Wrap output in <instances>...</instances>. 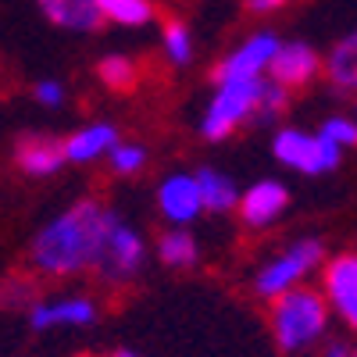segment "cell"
<instances>
[{"instance_id": "28", "label": "cell", "mask_w": 357, "mask_h": 357, "mask_svg": "<svg viewBox=\"0 0 357 357\" xmlns=\"http://www.w3.org/2000/svg\"><path fill=\"white\" fill-rule=\"evenodd\" d=\"M325 357H354V347L347 340H333V343H325Z\"/></svg>"}, {"instance_id": "27", "label": "cell", "mask_w": 357, "mask_h": 357, "mask_svg": "<svg viewBox=\"0 0 357 357\" xmlns=\"http://www.w3.org/2000/svg\"><path fill=\"white\" fill-rule=\"evenodd\" d=\"M243 4H247L250 15H261V18H264V15H275L279 8H286L289 0H243Z\"/></svg>"}, {"instance_id": "13", "label": "cell", "mask_w": 357, "mask_h": 357, "mask_svg": "<svg viewBox=\"0 0 357 357\" xmlns=\"http://www.w3.org/2000/svg\"><path fill=\"white\" fill-rule=\"evenodd\" d=\"M15 165L29 175V178H50L57 175V168L65 165L61 154V139L43 136V132H29L15 143Z\"/></svg>"}, {"instance_id": "2", "label": "cell", "mask_w": 357, "mask_h": 357, "mask_svg": "<svg viewBox=\"0 0 357 357\" xmlns=\"http://www.w3.org/2000/svg\"><path fill=\"white\" fill-rule=\"evenodd\" d=\"M268 325H272V336L279 343L282 354H296L314 347L325 333H329V318L333 311L325 307L321 293L311 286H296L279 293L275 301H268Z\"/></svg>"}, {"instance_id": "18", "label": "cell", "mask_w": 357, "mask_h": 357, "mask_svg": "<svg viewBox=\"0 0 357 357\" xmlns=\"http://www.w3.org/2000/svg\"><path fill=\"white\" fill-rule=\"evenodd\" d=\"M154 254L161 264L168 268H193L200 261V243H197V236L183 225H175V229H165L158 236V243H154Z\"/></svg>"}, {"instance_id": "19", "label": "cell", "mask_w": 357, "mask_h": 357, "mask_svg": "<svg viewBox=\"0 0 357 357\" xmlns=\"http://www.w3.org/2000/svg\"><path fill=\"white\" fill-rule=\"evenodd\" d=\"M100 22H114L126 29H143L158 18V4L154 0H97Z\"/></svg>"}, {"instance_id": "26", "label": "cell", "mask_w": 357, "mask_h": 357, "mask_svg": "<svg viewBox=\"0 0 357 357\" xmlns=\"http://www.w3.org/2000/svg\"><path fill=\"white\" fill-rule=\"evenodd\" d=\"M33 97H36V104H43V107H61V104H65V86L57 82V79H40V82L33 86Z\"/></svg>"}, {"instance_id": "5", "label": "cell", "mask_w": 357, "mask_h": 357, "mask_svg": "<svg viewBox=\"0 0 357 357\" xmlns=\"http://www.w3.org/2000/svg\"><path fill=\"white\" fill-rule=\"evenodd\" d=\"M143 264H146V240H143V232L114 211L111 222H107V232H104V243H100L93 272L104 282H111V286H126V282H132L143 272Z\"/></svg>"}, {"instance_id": "4", "label": "cell", "mask_w": 357, "mask_h": 357, "mask_svg": "<svg viewBox=\"0 0 357 357\" xmlns=\"http://www.w3.org/2000/svg\"><path fill=\"white\" fill-rule=\"evenodd\" d=\"M325 261V243L321 240H296L286 250H279L268 264H261V272L254 275V293L264 301H275L279 293L304 286Z\"/></svg>"}, {"instance_id": "22", "label": "cell", "mask_w": 357, "mask_h": 357, "mask_svg": "<svg viewBox=\"0 0 357 357\" xmlns=\"http://www.w3.org/2000/svg\"><path fill=\"white\" fill-rule=\"evenodd\" d=\"M107 168L118 178H132L146 168V146L132 143V139H118L111 151H107Z\"/></svg>"}, {"instance_id": "21", "label": "cell", "mask_w": 357, "mask_h": 357, "mask_svg": "<svg viewBox=\"0 0 357 357\" xmlns=\"http://www.w3.org/2000/svg\"><path fill=\"white\" fill-rule=\"evenodd\" d=\"M97 79L114 89V93H126V89H136L139 82V61L132 54H104L97 61Z\"/></svg>"}, {"instance_id": "20", "label": "cell", "mask_w": 357, "mask_h": 357, "mask_svg": "<svg viewBox=\"0 0 357 357\" xmlns=\"http://www.w3.org/2000/svg\"><path fill=\"white\" fill-rule=\"evenodd\" d=\"M161 54H165V61L175 65V68H183V65L193 61L197 40H193V29L183 18H165V25H161Z\"/></svg>"}, {"instance_id": "7", "label": "cell", "mask_w": 357, "mask_h": 357, "mask_svg": "<svg viewBox=\"0 0 357 357\" xmlns=\"http://www.w3.org/2000/svg\"><path fill=\"white\" fill-rule=\"evenodd\" d=\"M29 325L36 333L47 329H86L97 321V301L86 293H68V296H36L29 304Z\"/></svg>"}, {"instance_id": "16", "label": "cell", "mask_w": 357, "mask_h": 357, "mask_svg": "<svg viewBox=\"0 0 357 357\" xmlns=\"http://www.w3.org/2000/svg\"><path fill=\"white\" fill-rule=\"evenodd\" d=\"M321 72L336 93H354L357 86V36L354 33L329 47V54L321 57Z\"/></svg>"}, {"instance_id": "11", "label": "cell", "mask_w": 357, "mask_h": 357, "mask_svg": "<svg viewBox=\"0 0 357 357\" xmlns=\"http://www.w3.org/2000/svg\"><path fill=\"white\" fill-rule=\"evenodd\" d=\"M289 207V190L279 183V178H261L250 190L240 193L232 211L240 215L243 229H268L272 222L282 218V211Z\"/></svg>"}, {"instance_id": "24", "label": "cell", "mask_w": 357, "mask_h": 357, "mask_svg": "<svg viewBox=\"0 0 357 357\" xmlns=\"http://www.w3.org/2000/svg\"><path fill=\"white\" fill-rule=\"evenodd\" d=\"M318 136L329 139V143H336L340 151H350V146L357 143V122H354L350 114H329V118L318 126Z\"/></svg>"}, {"instance_id": "15", "label": "cell", "mask_w": 357, "mask_h": 357, "mask_svg": "<svg viewBox=\"0 0 357 357\" xmlns=\"http://www.w3.org/2000/svg\"><path fill=\"white\" fill-rule=\"evenodd\" d=\"M36 8L50 25L65 29V33H97L104 25L97 0H36Z\"/></svg>"}, {"instance_id": "17", "label": "cell", "mask_w": 357, "mask_h": 357, "mask_svg": "<svg viewBox=\"0 0 357 357\" xmlns=\"http://www.w3.org/2000/svg\"><path fill=\"white\" fill-rule=\"evenodd\" d=\"M197 178V190H200V204H204V211H211V215H225L236 207V200H240V190H236V183L218 172V168H200L193 172Z\"/></svg>"}, {"instance_id": "10", "label": "cell", "mask_w": 357, "mask_h": 357, "mask_svg": "<svg viewBox=\"0 0 357 357\" xmlns=\"http://www.w3.org/2000/svg\"><path fill=\"white\" fill-rule=\"evenodd\" d=\"M318 75H321V57H318V50H314L311 43H304V40H286V43H279L275 54H272V61H268V79L279 82V86H286L289 93H293V89L311 86Z\"/></svg>"}, {"instance_id": "1", "label": "cell", "mask_w": 357, "mask_h": 357, "mask_svg": "<svg viewBox=\"0 0 357 357\" xmlns=\"http://www.w3.org/2000/svg\"><path fill=\"white\" fill-rule=\"evenodd\" d=\"M111 215V207H104L93 197L75 200L33 236L29 264L47 279H72L79 272H89L97 264Z\"/></svg>"}, {"instance_id": "23", "label": "cell", "mask_w": 357, "mask_h": 357, "mask_svg": "<svg viewBox=\"0 0 357 357\" xmlns=\"http://www.w3.org/2000/svg\"><path fill=\"white\" fill-rule=\"evenodd\" d=\"M289 107V89L272 82V79H261V89H257V107H254V118L257 122H275V118Z\"/></svg>"}, {"instance_id": "29", "label": "cell", "mask_w": 357, "mask_h": 357, "mask_svg": "<svg viewBox=\"0 0 357 357\" xmlns=\"http://www.w3.org/2000/svg\"><path fill=\"white\" fill-rule=\"evenodd\" d=\"M111 357H139V354H132V350H114Z\"/></svg>"}, {"instance_id": "8", "label": "cell", "mask_w": 357, "mask_h": 357, "mask_svg": "<svg viewBox=\"0 0 357 357\" xmlns=\"http://www.w3.org/2000/svg\"><path fill=\"white\" fill-rule=\"evenodd\" d=\"M321 301L329 311L340 314V321H357V257L350 250L333 254L321 261Z\"/></svg>"}, {"instance_id": "6", "label": "cell", "mask_w": 357, "mask_h": 357, "mask_svg": "<svg viewBox=\"0 0 357 357\" xmlns=\"http://www.w3.org/2000/svg\"><path fill=\"white\" fill-rule=\"evenodd\" d=\"M272 154L301 175H329V172H340L343 165L340 146L307 129H279L272 139Z\"/></svg>"}, {"instance_id": "3", "label": "cell", "mask_w": 357, "mask_h": 357, "mask_svg": "<svg viewBox=\"0 0 357 357\" xmlns=\"http://www.w3.org/2000/svg\"><path fill=\"white\" fill-rule=\"evenodd\" d=\"M257 89H261V79H222V82H215V93L200 114V132L211 143H222L236 129L254 122Z\"/></svg>"}, {"instance_id": "9", "label": "cell", "mask_w": 357, "mask_h": 357, "mask_svg": "<svg viewBox=\"0 0 357 357\" xmlns=\"http://www.w3.org/2000/svg\"><path fill=\"white\" fill-rule=\"evenodd\" d=\"M282 40L275 33H268V29H257L250 33L243 43H236L222 61L215 65L211 79L222 82V79H264L268 75V61H272V54Z\"/></svg>"}, {"instance_id": "12", "label": "cell", "mask_w": 357, "mask_h": 357, "mask_svg": "<svg viewBox=\"0 0 357 357\" xmlns=\"http://www.w3.org/2000/svg\"><path fill=\"white\" fill-rule=\"evenodd\" d=\"M158 211L172 225H190V222H197L204 215L193 172H172V175L161 178L158 183Z\"/></svg>"}, {"instance_id": "14", "label": "cell", "mask_w": 357, "mask_h": 357, "mask_svg": "<svg viewBox=\"0 0 357 357\" xmlns=\"http://www.w3.org/2000/svg\"><path fill=\"white\" fill-rule=\"evenodd\" d=\"M122 139L111 122H89L82 129H75L68 139H61V154L68 165H93L100 158H107V151Z\"/></svg>"}, {"instance_id": "25", "label": "cell", "mask_w": 357, "mask_h": 357, "mask_svg": "<svg viewBox=\"0 0 357 357\" xmlns=\"http://www.w3.org/2000/svg\"><path fill=\"white\" fill-rule=\"evenodd\" d=\"M36 301V282L33 279H8V286L0 289V304L4 307H25L29 311V304Z\"/></svg>"}]
</instances>
